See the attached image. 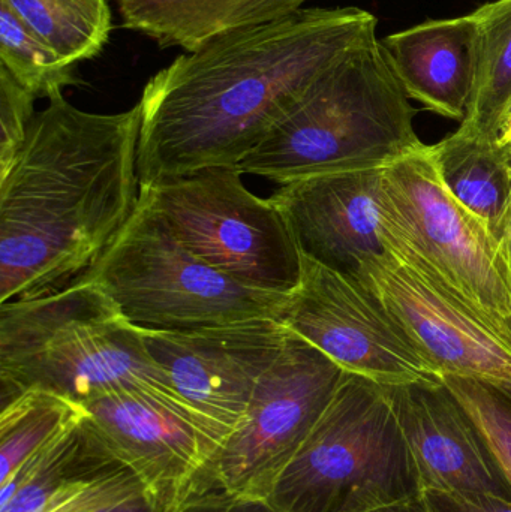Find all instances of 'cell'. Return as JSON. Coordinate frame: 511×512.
I'll return each instance as SVG.
<instances>
[{
  "label": "cell",
  "instance_id": "cell-9",
  "mask_svg": "<svg viewBox=\"0 0 511 512\" xmlns=\"http://www.w3.org/2000/svg\"><path fill=\"white\" fill-rule=\"evenodd\" d=\"M300 277L279 321L335 361L377 384L441 381L401 322L357 274L342 273L300 251Z\"/></svg>",
  "mask_w": 511,
  "mask_h": 512
},
{
  "label": "cell",
  "instance_id": "cell-25",
  "mask_svg": "<svg viewBox=\"0 0 511 512\" xmlns=\"http://www.w3.org/2000/svg\"><path fill=\"white\" fill-rule=\"evenodd\" d=\"M443 381L485 430L511 481V387L452 375Z\"/></svg>",
  "mask_w": 511,
  "mask_h": 512
},
{
  "label": "cell",
  "instance_id": "cell-15",
  "mask_svg": "<svg viewBox=\"0 0 511 512\" xmlns=\"http://www.w3.org/2000/svg\"><path fill=\"white\" fill-rule=\"evenodd\" d=\"M102 438L153 490L176 498L221 442L162 400L116 393L83 406Z\"/></svg>",
  "mask_w": 511,
  "mask_h": 512
},
{
  "label": "cell",
  "instance_id": "cell-29",
  "mask_svg": "<svg viewBox=\"0 0 511 512\" xmlns=\"http://www.w3.org/2000/svg\"><path fill=\"white\" fill-rule=\"evenodd\" d=\"M368 512H431V508H429L425 496L420 495L417 498L396 502V504L386 505V507Z\"/></svg>",
  "mask_w": 511,
  "mask_h": 512
},
{
  "label": "cell",
  "instance_id": "cell-19",
  "mask_svg": "<svg viewBox=\"0 0 511 512\" xmlns=\"http://www.w3.org/2000/svg\"><path fill=\"white\" fill-rule=\"evenodd\" d=\"M431 150L447 191L506 243L511 212L507 147L456 129Z\"/></svg>",
  "mask_w": 511,
  "mask_h": 512
},
{
  "label": "cell",
  "instance_id": "cell-3",
  "mask_svg": "<svg viewBox=\"0 0 511 512\" xmlns=\"http://www.w3.org/2000/svg\"><path fill=\"white\" fill-rule=\"evenodd\" d=\"M414 117L374 33L330 66L236 168L279 186L387 168L426 146Z\"/></svg>",
  "mask_w": 511,
  "mask_h": 512
},
{
  "label": "cell",
  "instance_id": "cell-2",
  "mask_svg": "<svg viewBox=\"0 0 511 512\" xmlns=\"http://www.w3.org/2000/svg\"><path fill=\"white\" fill-rule=\"evenodd\" d=\"M140 104L87 113L51 96L0 179V304L83 277L140 201Z\"/></svg>",
  "mask_w": 511,
  "mask_h": 512
},
{
  "label": "cell",
  "instance_id": "cell-7",
  "mask_svg": "<svg viewBox=\"0 0 511 512\" xmlns=\"http://www.w3.org/2000/svg\"><path fill=\"white\" fill-rule=\"evenodd\" d=\"M236 167L206 168L140 189L188 251L249 288L290 294L300 249L272 200L252 194Z\"/></svg>",
  "mask_w": 511,
  "mask_h": 512
},
{
  "label": "cell",
  "instance_id": "cell-28",
  "mask_svg": "<svg viewBox=\"0 0 511 512\" xmlns=\"http://www.w3.org/2000/svg\"><path fill=\"white\" fill-rule=\"evenodd\" d=\"M423 496L431 512H511V502L498 498L473 502L449 493L435 492V490H425Z\"/></svg>",
  "mask_w": 511,
  "mask_h": 512
},
{
  "label": "cell",
  "instance_id": "cell-22",
  "mask_svg": "<svg viewBox=\"0 0 511 512\" xmlns=\"http://www.w3.org/2000/svg\"><path fill=\"white\" fill-rule=\"evenodd\" d=\"M86 409L48 391L30 390L0 409V483L33 454L86 415Z\"/></svg>",
  "mask_w": 511,
  "mask_h": 512
},
{
  "label": "cell",
  "instance_id": "cell-18",
  "mask_svg": "<svg viewBox=\"0 0 511 512\" xmlns=\"http://www.w3.org/2000/svg\"><path fill=\"white\" fill-rule=\"evenodd\" d=\"M306 0H116L123 26L161 47L185 51L230 30L267 23L302 9Z\"/></svg>",
  "mask_w": 511,
  "mask_h": 512
},
{
  "label": "cell",
  "instance_id": "cell-23",
  "mask_svg": "<svg viewBox=\"0 0 511 512\" xmlns=\"http://www.w3.org/2000/svg\"><path fill=\"white\" fill-rule=\"evenodd\" d=\"M0 68L36 98H48L77 86L75 66L42 44L8 6L0 3Z\"/></svg>",
  "mask_w": 511,
  "mask_h": 512
},
{
  "label": "cell",
  "instance_id": "cell-16",
  "mask_svg": "<svg viewBox=\"0 0 511 512\" xmlns=\"http://www.w3.org/2000/svg\"><path fill=\"white\" fill-rule=\"evenodd\" d=\"M381 44L408 98L464 122L479 74L480 27L474 14L425 21Z\"/></svg>",
  "mask_w": 511,
  "mask_h": 512
},
{
  "label": "cell",
  "instance_id": "cell-14",
  "mask_svg": "<svg viewBox=\"0 0 511 512\" xmlns=\"http://www.w3.org/2000/svg\"><path fill=\"white\" fill-rule=\"evenodd\" d=\"M384 168L345 171L279 186L270 197L303 254L347 274L383 254L380 191Z\"/></svg>",
  "mask_w": 511,
  "mask_h": 512
},
{
  "label": "cell",
  "instance_id": "cell-26",
  "mask_svg": "<svg viewBox=\"0 0 511 512\" xmlns=\"http://www.w3.org/2000/svg\"><path fill=\"white\" fill-rule=\"evenodd\" d=\"M36 99L6 69L0 68V179L9 173L23 149L36 114Z\"/></svg>",
  "mask_w": 511,
  "mask_h": 512
},
{
  "label": "cell",
  "instance_id": "cell-11",
  "mask_svg": "<svg viewBox=\"0 0 511 512\" xmlns=\"http://www.w3.org/2000/svg\"><path fill=\"white\" fill-rule=\"evenodd\" d=\"M138 328L179 396L221 444L245 417L290 334L279 319L267 318L191 330Z\"/></svg>",
  "mask_w": 511,
  "mask_h": 512
},
{
  "label": "cell",
  "instance_id": "cell-5",
  "mask_svg": "<svg viewBox=\"0 0 511 512\" xmlns=\"http://www.w3.org/2000/svg\"><path fill=\"white\" fill-rule=\"evenodd\" d=\"M384 249L482 316L511 343V254L453 198L425 146L384 168Z\"/></svg>",
  "mask_w": 511,
  "mask_h": 512
},
{
  "label": "cell",
  "instance_id": "cell-8",
  "mask_svg": "<svg viewBox=\"0 0 511 512\" xmlns=\"http://www.w3.org/2000/svg\"><path fill=\"white\" fill-rule=\"evenodd\" d=\"M344 373L290 331L278 360L258 381L245 417L204 468L230 492L269 498L332 402Z\"/></svg>",
  "mask_w": 511,
  "mask_h": 512
},
{
  "label": "cell",
  "instance_id": "cell-4",
  "mask_svg": "<svg viewBox=\"0 0 511 512\" xmlns=\"http://www.w3.org/2000/svg\"><path fill=\"white\" fill-rule=\"evenodd\" d=\"M420 495L416 460L383 385L345 372L267 499L279 512H368Z\"/></svg>",
  "mask_w": 511,
  "mask_h": 512
},
{
  "label": "cell",
  "instance_id": "cell-27",
  "mask_svg": "<svg viewBox=\"0 0 511 512\" xmlns=\"http://www.w3.org/2000/svg\"><path fill=\"white\" fill-rule=\"evenodd\" d=\"M167 512H279L267 498L239 495L218 483L206 468L171 502Z\"/></svg>",
  "mask_w": 511,
  "mask_h": 512
},
{
  "label": "cell",
  "instance_id": "cell-12",
  "mask_svg": "<svg viewBox=\"0 0 511 512\" xmlns=\"http://www.w3.org/2000/svg\"><path fill=\"white\" fill-rule=\"evenodd\" d=\"M357 276L380 297L441 376L511 387V343L458 298L387 251L363 261Z\"/></svg>",
  "mask_w": 511,
  "mask_h": 512
},
{
  "label": "cell",
  "instance_id": "cell-20",
  "mask_svg": "<svg viewBox=\"0 0 511 512\" xmlns=\"http://www.w3.org/2000/svg\"><path fill=\"white\" fill-rule=\"evenodd\" d=\"M69 65L98 56L113 29L107 0H0Z\"/></svg>",
  "mask_w": 511,
  "mask_h": 512
},
{
  "label": "cell",
  "instance_id": "cell-30",
  "mask_svg": "<svg viewBox=\"0 0 511 512\" xmlns=\"http://www.w3.org/2000/svg\"><path fill=\"white\" fill-rule=\"evenodd\" d=\"M497 143L500 146H509L511 144V113L506 120H504L503 125H501L500 132H498Z\"/></svg>",
  "mask_w": 511,
  "mask_h": 512
},
{
  "label": "cell",
  "instance_id": "cell-31",
  "mask_svg": "<svg viewBox=\"0 0 511 512\" xmlns=\"http://www.w3.org/2000/svg\"><path fill=\"white\" fill-rule=\"evenodd\" d=\"M507 147V152H509V159L511 164V144ZM506 243L507 248H509L510 254H511V212H510V219H509V227H507V234H506Z\"/></svg>",
  "mask_w": 511,
  "mask_h": 512
},
{
  "label": "cell",
  "instance_id": "cell-10",
  "mask_svg": "<svg viewBox=\"0 0 511 512\" xmlns=\"http://www.w3.org/2000/svg\"><path fill=\"white\" fill-rule=\"evenodd\" d=\"M30 390L48 391L81 406L108 394H149L219 441L179 396L147 349L140 328L120 313L72 322L26 357L0 366V405Z\"/></svg>",
  "mask_w": 511,
  "mask_h": 512
},
{
  "label": "cell",
  "instance_id": "cell-21",
  "mask_svg": "<svg viewBox=\"0 0 511 512\" xmlns=\"http://www.w3.org/2000/svg\"><path fill=\"white\" fill-rule=\"evenodd\" d=\"M473 14L480 27L479 74L458 131L497 141L511 113V0L486 3Z\"/></svg>",
  "mask_w": 511,
  "mask_h": 512
},
{
  "label": "cell",
  "instance_id": "cell-6",
  "mask_svg": "<svg viewBox=\"0 0 511 512\" xmlns=\"http://www.w3.org/2000/svg\"><path fill=\"white\" fill-rule=\"evenodd\" d=\"M83 279L96 283L126 321L152 330L279 319L287 300V294L249 288L201 261L141 197Z\"/></svg>",
  "mask_w": 511,
  "mask_h": 512
},
{
  "label": "cell",
  "instance_id": "cell-1",
  "mask_svg": "<svg viewBox=\"0 0 511 512\" xmlns=\"http://www.w3.org/2000/svg\"><path fill=\"white\" fill-rule=\"evenodd\" d=\"M377 23L365 9L302 8L180 54L138 101L140 189L237 167L330 66L377 33Z\"/></svg>",
  "mask_w": 511,
  "mask_h": 512
},
{
  "label": "cell",
  "instance_id": "cell-17",
  "mask_svg": "<svg viewBox=\"0 0 511 512\" xmlns=\"http://www.w3.org/2000/svg\"><path fill=\"white\" fill-rule=\"evenodd\" d=\"M122 463L86 414L0 483V512H45Z\"/></svg>",
  "mask_w": 511,
  "mask_h": 512
},
{
  "label": "cell",
  "instance_id": "cell-13",
  "mask_svg": "<svg viewBox=\"0 0 511 512\" xmlns=\"http://www.w3.org/2000/svg\"><path fill=\"white\" fill-rule=\"evenodd\" d=\"M384 391L416 460L423 492L511 502V481L494 445L443 379L389 385Z\"/></svg>",
  "mask_w": 511,
  "mask_h": 512
},
{
  "label": "cell",
  "instance_id": "cell-24",
  "mask_svg": "<svg viewBox=\"0 0 511 512\" xmlns=\"http://www.w3.org/2000/svg\"><path fill=\"white\" fill-rule=\"evenodd\" d=\"M176 498L156 492L122 463L72 490L45 512H167Z\"/></svg>",
  "mask_w": 511,
  "mask_h": 512
}]
</instances>
